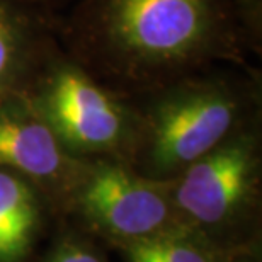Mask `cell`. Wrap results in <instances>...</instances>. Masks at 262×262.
I'll list each match as a JSON object with an SVG mask.
<instances>
[{
  "label": "cell",
  "mask_w": 262,
  "mask_h": 262,
  "mask_svg": "<svg viewBox=\"0 0 262 262\" xmlns=\"http://www.w3.org/2000/svg\"><path fill=\"white\" fill-rule=\"evenodd\" d=\"M82 164L61 146L23 94L0 102V169L29 179L61 208Z\"/></svg>",
  "instance_id": "6"
},
{
  "label": "cell",
  "mask_w": 262,
  "mask_h": 262,
  "mask_svg": "<svg viewBox=\"0 0 262 262\" xmlns=\"http://www.w3.org/2000/svg\"><path fill=\"white\" fill-rule=\"evenodd\" d=\"M257 121L237 129L170 179L172 199L186 227L223 249L247 242L242 233L259 208L262 150Z\"/></svg>",
  "instance_id": "4"
},
{
  "label": "cell",
  "mask_w": 262,
  "mask_h": 262,
  "mask_svg": "<svg viewBox=\"0 0 262 262\" xmlns=\"http://www.w3.org/2000/svg\"><path fill=\"white\" fill-rule=\"evenodd\" d=\"M55 38L51 17L23 0H0V102L23 94Z\"/></svg>",
  "instance_id": "7"
},
{
  "label": "cell",
  "mask_w": 262,
  "mask_h": 262,
  "mask_svg": "<svg viewBox=\"0 0 262 262\" xmlns=\"http://www.w3.org/2000/svg\"><path fill=\"white\" fill-rule=\"evenodd\" d=\"M213 67L131 97L138 135L131 165L172 179L230 135L259 118V77Z\"/></svg>",
  "instance_id": "2"
},
{
  "label": "cell",
  "mask_w": 262,
  "mask_h": 262,
  "mask_svg": "<svg viewBox=\"0 0 262 262\" xmlns=\"http://www.w3.org/2000/svg\"><path fill=\"white\" fill-rule=\"evenodd\" d=\"M53 29L68 55L129 99L213 67H245L257 43L228 0H75Z\"/></svg>",
  "instance_id": "1"
},
{
  "label": "cell",
  "mask_w": 262,
  "mask_h": 262,
  "mask_svg": "<svg viewBox=\"0 0 262 262\" xmlns=\"http://www.w3.org/2000/svg\"><path fill=\"white\" fill-rule=\"evenodd\" d=\"M48 201L39 187L0 169V262H24L43 228Z\"/></svg>",
  "instance_id": "8"
},
{
  "label": "cell",
  "mask_w": 262,
  "mask_h": 262,
  "mask_svg": "<svg viewBox=\"0 0 262 262\" xmlns=\"http://www.w3.org/2000/svg\"><path fill=\"white\" fill-rule=\"evenodd\" d=\"M222 262H260V250L254 238L227 247Z\"/></svg>",
  "instance_id": "12"
},
{
  "label": "cell",
  "mask_w": 262,
  "mask_h": 262,
  "mask_svg": "<svg viewBox=\"0 0 262 262\" xmlns=\"http://www.w3.org/2000/svg\"><path fill=\"white\" fill-rule=\"evenodd\" d=\"M23 97L72 157L131 164L138 135L133 101L99 82L56 38L31 75Z\"/></svg>",
  "instance_id": "3"
},
{
  "label": "cell",
  "mask_w": 262,
  "mask_h": 262,
  "mask_svg": "<svg viewBox=\"0 0 262 262\" xmlns=\"http://www.w3.org/2000/svg\"><path fill=\"white\" fill-rule=\"evenodd\" d=\"M23 2H26L33 9L38 10V12L48 15V17L55 20L60 10L68 9L75 0H23Z\"/></svg>",
  "instance_id": "13"
},
{
  "label": "cell",
  "mask_w": 262,
  "mask_h": 262,
  "mask_svg": "<svg viewBox=\"0 0 262 262\" xmlns=\"http://www.w3.org/2000/svg\"><path fill=\"white\" fill-rule=\"evenodd\" d=\"M43 262H107L101 254V250L96 249L89 240L68 235L63 237L55 245L53 250L43 259Z\"/></svg>",
  "instance_id": "10"
},
{
  "label": "cell",
  "mask_w": 262,
  "mask_h": 262,
  "mask_svg": "<svg viewBox=\"0 0 262 262\" xmlns=\"http://www.w3.org/2000/svg\"><path fill=\"white\" fill-rule=\"evenodd\" d=\"M61 209L114 247L187 228L170 179H154L118 159L83 160Z\"/></svg>",
  "instance_id": "5"
},
{
  "label": "cell",
  "mask_w": 262,
  "mask_h": 262,
  "mask_svg": "<svg viewBox=\"0 0 262 262\" xmlns=\"http://www.w3.org/2000/svg\"><path fill=\"white\" fill-rule=\"evenodd\" d=\"M238 14L240 20L247 28L250 36L260 41V17H262V0H228Z\"/></svg>",
  "instance_id": "11"
},
{
  "label": "cell",
  "mask_w": 262,
  "mask_h": 262,
  "mask_svg": "<svg viewBox=\"0 0 262 262\" xmlns=\"http://www.w3.org/2000/svg\"><path fill=\"white\" fill-rule=\"evenodd\" d=\"M126 262H222L225 249L192 228L118 247Z\"/></svg>",
  "instance_id": "9"
}]
</instances>
